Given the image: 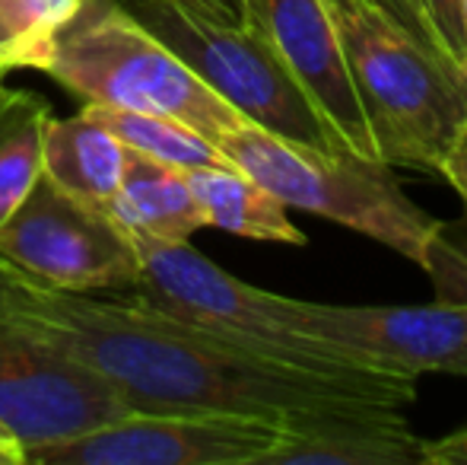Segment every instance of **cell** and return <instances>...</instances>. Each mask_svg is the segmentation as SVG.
Returning <instances> with one entry per match:
<instances>
[{"mask_svg": "<svg viewBox=\"0 0 467 465\" xmlns=\"http://www.w3.org/2000/svg\"><path fill=\"white\" fill-rule=\"evenodd\" d=\"M0 319L57 344L109 379L134 411H220L296 428L404 411L420 376L318 373L254 357L134 297L48 291L0 265Z\"/></svg>", "mask_w": 467, "mask_h": 465, "instance_id": "1", "label": "cell"}, {"mask_svg": "<svg viewBox=\"0 0 467 465\" xmlns=\"http://www.w3.org/2000/svg\"><path fill=\"white\" fill-rule=\"evenodd\" d=\"M363 102L379 160L439 173L467 118V70L426 48L372 0H321Z\"/></svg>", "mask_w": 467, "mask_h": 465, "instance_id": "2", "label": "cell"}, {"mask_svg": "<svg viewBox=\"0 0 467 465\" xmlns=\"http://www.w3.org/2000/svg\"><path fill=\"white\" fill-rule=\"evenodd\" d=\"M38 70L83 106L179 118L213 143L248 124L121 0H80L74 16L51 36Z\"/></svg>", "mask_w": 467, "mask_h": 465, "instance_id": "3", "label": "cell"}, {"mask_svg": "<svg viewBox=\"0 0 467 465\" xmlns=\"http://www.w3.org/2000/svg\"><path fill=\"white\" fill-rule=\"evenodd\" d=\"M216 147L286 207L369 236L423 268L439 220L400 188L385 160L283 141L258 124L229 131Z\"/></svg>", "mask_w": 467, "mask_h": 465, "instance_id": "4", "label": "cell"}, {"mask_svg": "<svg viewBox=\"0 0 467 465\" xmlns=\"http://www.w3.org/2000/svg\"><path fill=\"white\" fill-rule=\"evenodd\" d=\"M140 252V284L128 297L201 329L203 335L226 342L254 357L318 373L385 370L372 357L347 351L325 338L302 335L283 319L286 297L261 291L223 271L188 242L134 239ZM398 373V370H385Z\"/></svg>", "mask_w": 467, "mask_h": 465, "instance_id": "5", "label": "cell"}, {"mask_svg": "<svg viewBox=\"0 0 467 465\" xmlns=\"http://www.w3.org/2000/svg\"><path fill=\"white\" fill-rule=\"evenodd\" d=\"M162 45L220 96L248 124L271 131L283 141L321 150H344L331 124L318 115L296 77L286 70L274 45L245 26L201 23L162 0H121Z\"/></svg>", "mask_w": 467, "mask_h": 465, "instance_id": "6", "label": "cell"}, {"mask_svg": "<svg viewBox=\"0 0 467 465\" xmlns=\"http://www.w3.org/2000/svg\"><path fill=\"white\" fill-rule=\"evenodd\" d=\"M0 265L48 291L96 297H128L143 274L134 236L45 173L0 224Z\"/></svg>", "mask_w": 467, "mask_h": 465, "instance_id": "7", "label": "cell"}, {"mask_svg": "<svg viewBox=\"0 0 467 465\" xmlns=\"http://www.w3.org/2000/svg\"><path fill=\"white\" fill-rule=\"evenodd\" d=\"M280 430L220 411H128L89 434L26 449V465H261Z\"/></svg>", "mask_w": 467, "mask_h": 465, "instance_id": "8", "label": "cell"}, {"mask_svg": "<svg viewBox=\"0 0 467 465\" xmlns=\"http://www.w3.org/2000/svg\"><path fill=\"white\" fill-rule=\"evenodd\" d=\"M134 411L57 344L0 319V428L26 449L89 434Z\"/></svg>", "mask_w": 467, "mask_h": 465, "instance_id": "9", "label": "cell"}, {"mask_svg": "<svg viewBox=\"0 0 467 465\" xmlns=\"http://www.w3.org/2000/svg\"><path fill=\"white\" fill-rule=\"evenodd\" d=\"M283 319L289 329L366 354L385 370L410 376L467 373V300H432L426 306H334L286 297Z\"/></svg>", "mask_w": 467, "mask_h": 465, "instance_id": "10", "label": "cell"}, {"mask_svg": "<svg viewBox=\"0 0 467 465\" xmlns=\"http://www.w3.org/2000/svg\"><path fill=\"white\" fill-rule=\"evenodd\" d=\"M245 23H252L274 45L344 150L379 160L327 6L321 0H245Z\"/></svg>", "mask_w": 467, "mask_h": 465, "instance_id": "11", "label": "cell"}, {"mask_svg": "<svg viewBox=\"0 0 467 465\" xmlns=\"http://www.w3.org/2000/svg\"><path fill=\"white\" fill-rule=\"evenodd\" d=\"M261 465H426L404 411H369L283 428Z\"/></svg>", "mask_w": 467, "mask_h": 465, "instance_id": "12", "label": "cell"}, {"mask_svg": "<svg viewBox=\"0 0 467 465\" xmlns=\"http://www.w3.org/2000/svg\"><path fill=\"white\" fill-rule=\"evenodd\" d=\"M109 214L134 239L188 242L203 227L188 173L137 150L124 153V173Z\"/></svg>", "mask_w": 467, "mask_h": 465, "instance_id": "13", "label": "cell"}, {"mask_svg": "<svg viewBox=\"0 0 467 465\" xmlns=\"http://www.w3.org/2000/svg\"><path fill=\"white\" fill-rule=\"evenodd\" d=\"M124 147L89 115L48 118L42 137V173L67 195L109 211L124 173Z\"/></svg>", "mask_w": 467, "mask_h": 465, "instance_id": "14", "label": "cell"}, {"mask_svg": "<svg viewBox=\"0 0 467 465\" xmlns=\"http://www.w3.org/2000/svg\"><path fill=\"white\" fill-rule=\"evenodd\" d=\"M203 227H216L254 242L306 246V233L289 220V207L235 166L185 169Z\"/></svg>", "mask_w": 467, "mask_h": 465, "instance_id": "15", "label": "cell"}, {"mask_svg": "<svg viewBox=\"0 0 467 465\" xmlns=\"http://www.w3.org/2000/svg\"><path fill=\"white\" fill-rule=\"evenodd\" d=\"M80 112L93 118L96 124H102L109 134H115L128 150L153 156V160L169 163V166H179V169L233 166L210 137H203L201 131H194L191 124L179 122V118L130 112V109H109V106H83Z\"/></svg>", "mask_w": 467, "mask_h": 465, "instance_id": "16", "label": "cell"}, {"mask_svg": "<svg viewBox=\"0 0 467 465\" xmlns=\"http://www.w3.org/2000/svg\"><path fill=\"white\" fill-rule=\"evenodd\" d=\"M51 109L29 90L0 83V224L42 175V137Z\"/></svg>", "mask_w": 467, "mask_h": 465, "instance_id": "17", "label": "cell"}, {"mask_svg": "<svg viewBox=\"0 0 467 465\" xmlns=\"http://www.w3.org/2000/svg\"><path fill=\"white\" fill-rule=\"evenodd\" d=\"M423 271L430 274L436 300H467V214L449 224L439 220Z\"/></svg>", "mask_w": 467, "mask_h": 465, "instance_id": "18", "label": "cell"}, {"mask_svg": "<svg viewBox=\"0 0 467 465\" xmlns=\"http://www.w3.org/2000/svg\"><path fill=\"white\" fill-rule=\"evenodd\" d=\"M432 32L445 55L467 70V29H464V0H420Z\"/></svg>", "mask_w": 467, "mask_h": 465, "instance_id": "19", "label": "cell"}, {"mask_svg": "<svg viewBox=\"0 0 467 465\" xmlns=\"http://www.w3.org/2000/svg\"><path fill=\"white\" fill-rule=\"evenodd\" d=\"M372 4L379 6L381 13H388V16H391L400 29L410 32L417 42H423L426 48L445 55V48L439 45V38H436V32H432V26H430V19H426L423 6H420V0H372ZM445 58H449V55H445Z\"/></svg>", "mask_w": 467, "mask_h": 465, "instance_id": "20", "label": "cell"}, {"mask_svg": "<svg viewBox=\"0 0 467 465\" xmlns=\"http://www.w3.org/2000/svg\"><path fill=\"white\" fill-rule=\"evenodd\" d=\"M191 19L216 26H245V0H162Z\"/></svg>", "mask_w": 467, "mask_h": 465, "instance_id": "21", "label": "cell"}, {"mask_svg": "<svg viewBox=\"0 0 467 465\" xmlns=\"http://www.w3.org/2000/svg\"><path fill=\"white\" fill-rule=\"evenodd\" d=\"M439 175H445V179H449V185L462 195V201L467 205V118H464L462 131L455 134V141H451L449 153H445Z\"/></svg>", "mask_w": 467, "mask_h": 465, "instance_id": "22", "label": "cell"}, {"mask_svg": "<svg viewBox=\"0 0 467 465\" xmlns=\"http://www.w3.org/2000/svg\"><path fill=\"white\" fill-rule=\"evenodd\" d=\"M426 465H467V424L442 440H426Z\"/></svg>", "mask_w": 467, "mask_h": 465, "instance_id": "23", "label": "cell"}, {"mask_svg": "<svg viewBox=\"0 0 467 465\" xmlns=\"http://www.w3.org/2000/svg\"><path fill=\"white\" fill-rule=\"evenodd\" d=\"M0 55L13 58V61H16V68H32L29 48H26V42L16 36V29H13V26L4 19V13H0Z\"/></svg>", "mask_w": 467, "mask_h": 465, "instance_id": "24", "label": "cell"}, {"mask_svg": "<svg viewBox=\"0 0 467 465\" xmlns=\"http://www.w3.org/2000/svg\"><path fill=\"white\" fill-rule=\"evenodd\" d=\"M0 465H26V453L19 447H0Z\"/></svg>", "mask_w": 467, "mask_h": 465, "instance_id": "25", "label": "cell"}, {"mask_svg": "<svg viewBox=\"0 0 467 465\" xmlns=\"http://www.w3.org/2000/svg\"><path fill=\"white\" fill-rule=\"evenodd\" d=\"M10 70H16V61H13V58H6V55H0V80H4Z\"/></svg>", "mask_w": 467, "mask_h": 465, "instance_id": "26", "label": "cell"}, {"mask_svg": "<svg viewBox=\"0 0 467 465\" xmlns=\"http://www.w3.org/2000/svg\"><path fill=\"white\" fill-rule=\"evenodd\" d=\"M0 447H19V443H16V440H13V437H10V434H6V430H4V428H0ZM19 449H23V447H19Z\"/></svg>", "mask_w": 467, "mask_h": 465, "instance_id": "27", "label": "cell"}, {"mask_svg": "<svg viewBox=\"0 0 467 465\" xmlns=\"http://www.w3.org/2000/svg\"><path fill=\"white\" fill-rule=\"evenodd\" d=\"M464 29H467V0H464Z\"/></svg>", "mask_w": 467, "mask_h": 465, "instance_id": "28", "label": "cell"}, {"mask_svg": "<svg viewBox=\"0 0 467 465\" xmlns=\"http://www.w3.org/2000/svg\"><path fill=\"white\" fill-rule=\"evenodd\" d=\"M458 303H462V300H458ZM464 376H467V373H464Z\"/></svg>", "mask_w": 467, "mask_h": 465, "instance_id": "29", "label": "cell"}]
</instances>
